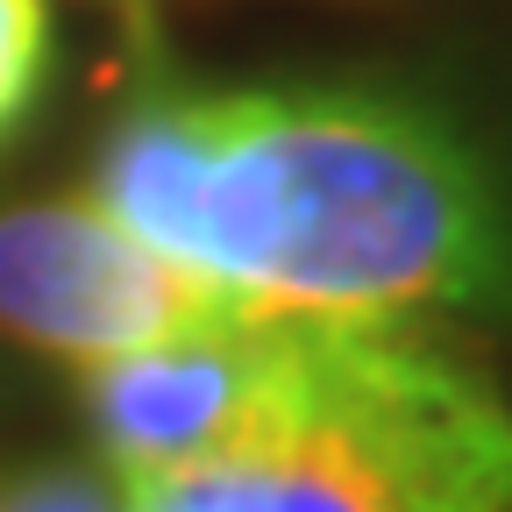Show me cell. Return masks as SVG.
Segmentation results:
<instances>
[{
    "label": "cell",
    "mask_w": 512,
    "mask_h": 512,
    "mask_svg": "<svg viewBox=\"0 0 512 512\" xmlns=\"http://www.w3.org/2000/svg\"><path fill=\"white\" fill-rule=\"evenodd\" d=\"M100 8H114V15H121L128 29L143 36V29H157V8H164V0H100Z\"/></svg>",
    "instance_id": "52a82bcc"
},
{
    "label": "cell",
    "mask_w": 512,
    "mask_h": 512,
    "mask_svg": "<svg viewBox=\"0 0 512 512\" xmlns=\"http://www.w3.org/2000/svg\"><path fill=\"white\" fill-rule=\"evenodd\" d=\"M57 79V8L50 0H0V157H8Z\"/></svg>",
    "instance_id": "5b68a950"
},
{
    "label": "cell",
    "mask_w": 512,
    "mask_h": 512,
    "mask_svg": "<svg viewBox=\"0 0 512 512\" xmlns=\"http://www.w3.org/2000/svg\"><path fill=\"white\" fill-rule=\"evenodd\" d=\"M128 512H512V399L420 320H306L207 456Z\"/></svg>",
    "instance_id": "7a4b0ae2"
},
{
    "label": "cell",
    "mask_w": 512,
    "mask_h": 512,
    "mask_svg": "<svg viewBox=\"0 0 512 512\" xmlns=\"http://www.w3.org/2000/svg\"><path fill=\"white\" fill-rule=\"evenodd\" d=\"M256 313L207 278L164 264L157 249L121 235L86 192H0V335L100 363L185 328Z\"/></svg>",
    "instance_id": "3957f363"
},
{
    "label": "cell",
    "mask_w": 512,
    "mask_h": 512,
    "mask_svg": "<svg viewBox=\"0 0 512 512\" xmlns=\"http://www.w3.org/2000/svg\"><path fill=\"white\" fill-rule=\"evenodd\" d=\"M0 512H128V484L100 456L0 463Z\"/></svg>",
    "instance_id": "8992f818"
},
{
    "label": "cell",
    "mask_w": 512,
    "mask_h": 512,
    "mask_svg": "<svg viewBox=\"0 0 512 512\" xmlns=\"http://www.w3.org/2000/svg\"><path fill=\"white\" fill-rule=\"evenodd\" d=\"M86 200L256 313L427 320L512 299V207L441 107L363 79L150 86Z\"/></svg>",
    "instance_id": "6da1fadb"
},
{
    "label": "cell",
    "mask_w": 512,
    "mask_h": 512,
    "mask_svg": "<svg viewBox=\"0 0 512 512\" xmlns=\"http://www.w3.org/2000/svg\"><path fill=\"white\" fill-rule=\"evenodd\" d=\"M292 328L299 313H235L214 328H185L143 349L79 363V413L93 434V456L121 484H143L207 456L271 392Z\"/></svg>",
    "instance_id": "277c9868"
}]
</instances>
